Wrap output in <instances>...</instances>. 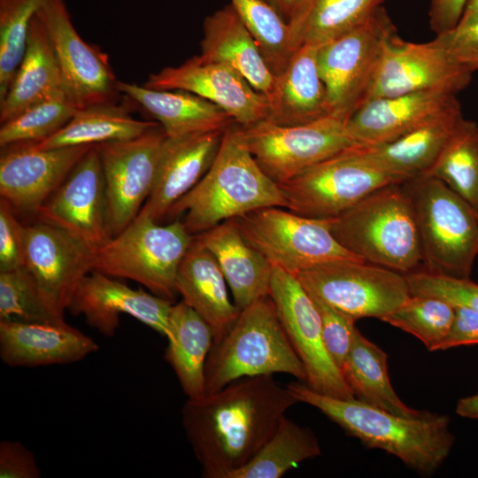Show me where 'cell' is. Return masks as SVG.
<instances>
[{"mask_svg":"<svg viewBox=\"0 0 478 478\" xmlns=\"http://www.w3.org/2000/svg\"><path fill=\"white\" fill-rule=\"evenodd\" d=\"M298 403L274 374L243 377L181 409V424L206 478H229L246 465Z\"/></svg>","mask_w":478,"mask_h":478,"instance_id":"6da1fadb","label":"cell"},{"mask_svg":"<svg viewBox=\"0 0 478 478\" xmlns=\"http://www.w3.org/2000/svg\"><path fill=\"white\" fill-rule=\"evenodd\" d=\"M287 387L298 403L315 407L348 435L369 448L394 455L419 474L435 473L453 446L454 436L445 415L423 411L418 416H400L356 398L320 394L303 382H294Z\"/></svg>","mask_w":478,"mask_h":478,"instance_id":"7a4b0ae2","label":"cell"},{"mask_svg":"<svg viewBox=\"0 0 478 478\" xmlns=\"http://www.w3.org/2000/svg\"><path fill=\"white\" fill-rule=\"evenodd\" d=\"M277 206L285 201L277 183L259 167L245 144L237 123L226 128L219 151L202 179L169 210L173 220L193 235L253 210Z\"/></svg>","mask_w":478,"mask_h":478,"instance_id":"3957f363","label":"cell"},{"mask_svg":"<svg viewBox=\"0 0 478 478\" xmlns=\"http://www.w3.org/2000/svg\"><path fill=\"white\" fill-rule=\"evenodd\" d=\"M331 232L343 248L366 262L405 274L422 264L414 206L405 183L373 191L333 218Z\"/></svg>","mask_w":478,"mask_h":478,"instance_id":"277c9868","label":"cell"},{"mask_svg":"<svg viewBox=\"0 0 478 478\" xmlns=\"http://www.w3.org/2000/svg\"><path fill=\"white\" fill-rule=\"evenodd\" d=\"M276 373L306 382L305 367L266 297L241 310L228 332L213 343L205 363V394L243 377Z\"/></svg>","mask_w":478,"mask_h":478,"instance_id":"5b68a950","label":"cell"},{"mask_svg":"<svg viewBox=\"0 0 478 478\" xmlns=\"http://www.w3.org/2000/svg\"><path fill=\"white\" fill-rule=\"evenodd\" d=\"M412 199L423 270L469 278L478 255V212L443 181L420 176L405 182Z\"/></svg>","mask_w":478,"mask_h":478,"instance_id":"8992f818","label":"cell"},{"mask_svg":"<svg viewBox=\"0 0 478 478\" xmlns=\"http://www.w3.org/2000/svg\"><path fill=\"white\" fill-rule=\"evenodd\" d=\"M179 219L161 225L143 212L96 251L94 270L135 281L150 292L173 301L179 266L193 243Z\"/></svg>","mask_w":478,"mask_h":478,"instance_id":"52a82bcc","label":"cell"},{"mask_svg":"<svg viewBox=\"0 0 478 478\" xmlns=\"http://www.w3.org/2000/svg\"><path fill=\"white\" fill-rule=\"evenodd\" d=\"M397 33L381 6L318 48V66L330 113L346 119L367 101L385 47Z\"/></svg>","mask_w":478,"mask_h":478,"instance_id":"ba28073f","label":"cell"},{"mask_svg":"<svg viewBox=\"0 0 478 478\" xmlns=\"http://www.w3.org/2000/svg\"><path fill=\"white\" fill-rule=\"evenodd\" d=\"M233 220L247 243L273 266L295 275L330 261L362 260L335 240L331 232L333 218H308L270 206Z\"/></svg>","mask_w":478,"mask_h":478,"instance_id":"9c48e42d","label":"cell"},{"mask_svg":"<svg viewBox=\"0 0 478 478\" xmlns=\"http://www.w3.org/2000/svg\"><path fill=\"white\" fill-rule=\"evenodd\" d=\"M404 181L365 161L351 147L279 184L285 208L301 216L335 218L379 188Z\"/></svg>","mask_w":478,"mask_h":478,"instance_id":"30bf717a","label":"cell"},{"mask_svg":"<svg viewBox=\"0 0 478 478\" xmlns=\"http://www.w3.org/2000/svg\"><path fill=\"white\" fill-rule=\"evenodd\" d=\"M296 276L312 297L354 320H382L411 295L405 274L363 260L330 261Z\"/></svg>","mask_w":478,"mask_h":478,"instance_id":"8fae6325","label":"cell"},{"mask_svg":"<svg viewBox=\"0 0 478 478\" xmlns=\"http://www.w3.org/2000/svg\"><path fill=\"white\" fill-rule=\"evenodd\" d=\"M347 121L344 117L330 114L304 125L281 126L262 120L238 126L259 167L279 185L352 146Z\"/></svg>","mask_w":478,"mask_h":478,"instance_id":"7c38bea8","label":"cell"},{"mask_svg":"<svg viewBox=\"0 0 478 478\" xmlns=\"http://www.w3.org/2000/svg\"><path fill=\"white\" fill-rule=\"evenodd\" d=\"M269 297L305 367V383L328 397L355 398L342 371L327 351L319 310L297 277L273 266Z\"/></svg>","mask_w":478,"mask_h":478,"instance_id":"4fadbf2b","label":"cell"},{"mask_svg":"<svg viewBox=\"0 0 478 478\" xmlns=\"http://www.w3.org/2000/svg\"><path fill=\"white\" fill-rule=\"evenodd\" d=\"M166 138L159 125L133 139L98 144L110 238L138 215L149 197Z\"/></svg>","mask_w":478,"mask_h":478,"instance_id":"5bb4252c","label":"cell"},{"mask_svg":"<svg viewBox=\"0 0 478 478\" xmlns=\"http://www.w3.org/2000/svg\"><path fill=\"white\" fill-rule=\"evenodd\" d=\"M24 266L58 317L64 318L83 278L94 270L96 251L66 230L38 219L24 225Z\"/></svg>","mask_w":478,"mask_h":478,"instance_id":"9a60e30c","label":"cell"},{"mask_svg":"<svg viewBox=\"0 0 478 478\" xmlns=\"http://www.w3.org/2000/svg\"><path fill=\"white\" fill-rule=\"evenodd\" d=\"M472 73L451 58L439 35L416 43L396 33L387 42L367 101L423 90L457 95Z\"/></svg>","mask_w":478,"mask_h":478,"instance_id":"2e32d148","label":"cell"},{"mask_svg":"<svg viewBox=\"0 0 478 478\" xmlns=\"http://www.w3.org/2000/svg\"><path fill=\"white\" fill-rule=\"evenodd\" d=\"M37 17L52 43L65 90L76 105L116 102L120 93L108 56L80 36L65 0H46Z\"/></svg>","mask_w":478,"mask_h":478,"instance_id":"e0dca14e","label":"cell"},{"mask_svg":"<svg viewBox=\"0 0 478 478\" xmlns=\"http://www.w3.org/2000/svg\"><path fill=\"white\" fill-rule=\"evenodd\" d=\"M143 86L193 93L220 106L243 127L266 120L269 115L267 98L239 72L226 64L204 60L199 55L178 66L151 73Z\"/></svg>","mask_w":478,"mask_h":478,"instance_id":"ac0fdd59","label":"cell"},{"mask_svg":"<svg viewBox=\"0 0 478 478\" xmlns=\"http://www.w3.org/2000/svg\"><path fill=\"white\" fill-rule=\"evenodd\" d=\"M36 216L66 230L95 251L110 239L98 144L93 145L80 159L40 207Z\"/></svg>","mask_w":478,"mask_h":478,"instance_id":"d6986e66","label":"cell"},{"mask_svg":"<svg viewBox=\"0 0 478 478\" xmlns=\"http://www.w3.org/2000/svg\"><path fill=\"white\" fill-rule=\"evenodd\" d=\"M92 146L39 149L25 143L1 148L0 198L16 212L36 215Z\"/></svg>","mask_w":478,"mask_h":478,"instance_id":"ffe728a7","label":"cell"},{"mask_svg":"<svg viewBox=\"0 0 478 478\" xmlns=\"http://www.w3.org/2000/svg\"><path fill=\"white\" fill-rule=\"evenodd\" d=\"M173 302L93 270L77 288L67 310L83 315L99 334L112 337L121 314L129 315L166 336Z\"/></svg>","mask_w":478,"mask_h":478,"instance_id":"44dd1931","label":"cell"},{"mask_svg":"<svg viewBox=\"0 0 478 478\" xmlns=\"http://www.w3.org/2000/svg\"><path fill=\"white\" fill-rule=\"evenodd\" d=\"M98 343L65 320L21 322L0 320V358L12 367L65 365L96 352Z\"/></svg>","mask_w":478,"mask_h":478,"instance_id":"7402d4cb","label":"cell"},{"mask_svg":"<svg viewBox=\"0 0 478 478\" xmlns=\"http://www.w3.org/2000/svg\"><path fill=\"white\" fill-rule=\"evenodd\" d=\"M225 130L198 132L173 138L166 136L153 189L140 211L157 222L166 218L170 208L210 168Z\"/></svg>","mask_w":478,"mask_h":478,"instance_id":"603a6c76","label":"cell"},{"mask_svg":"<svg viewBox=\"0 0 478 478\" xmlns=\"http://www.w3.org/2000/svg\"><path fill=\"white\" fill-rule=\"evenodd\" d=\"M457 104L456 95L431 90L373 98L350 117L346 131L353 145L383 144Z\"/></svg>","mask_w":478,"mask_h":478,"instance_id":"cb8c5ba5","label":"cell"},{"mask_svg":"<svg viewBox=\"0 0 478 478\" xmlns=\"http://www.w3.org/2000/svg\"><path fill=\"white\" fill-rule=\"evenodd\" d=\"M462 118L459 103L389 143L352 145L351 149L365 161L405 183L426 173Z\"/></svg>","mask_w":478,"mask_h":478,"instance_id":"d4e9b609","label":"cell"},{"mask_svg":"<svg viewBox=\"0 0 478 478\" xmlns=\"http://www.w3.org/2000/svg\"><path fill=\"white\" fill-rule=\"evenodd\" d=\"M318 48L311 44L300 46L285 69L275 76L266 120L281 126H296L331 114L319 71Z\"/></svg>","mask_w":478,"mask_h":478,"instance_id":"484cf974","label":"cell"},{"mask_svg":"<svg viewBox=\"0 0 478 478\" xmlns=\"http://www.w3.org/2000/svg\"><path fill=\"white\" fill-rule=\"evenodd\" d=\"M195 237L214 256L240 311L269 297L273 266L247 243L233 219Z\"/></svg>","mask_w":478,"mask_h":478,"instance_id":"4316f807","label":"cell"},{"mask_svg":"<svg viewBox=\"0 0 478 478\" xmlns=\"http://www.w3.org/2000/svg\"><path fill=\"white\" fill-rule=\"evenodd\" d=\"M225 276L214 256L195 237L176 276L177 293L211 327L220 341L237 320L240 310L231 302Z\"/></svg>","mask_w":478,"mask_h":478,"instance_id":"83f0119b","label":"cell"},{"mask_svg":"<svg viewBox=\"0 0 478 478\" xmlns=\"http://www.w3.org/2000/svg\"><path fill=\"white\" fill-rule=\"evenodd\" d=\"M203 29L199 56L233 67L268 100L275 76L234 7L226 5L206 17Z\"/></svg>","mask_w":478,"mask_h":478,"instance_id":"f1b7e54d","label":"cell"},{"mask_svg":"<svg viewBox=\"0 0 478 478\" xmlns=\"http://www.w3.org/2000/svg\"><path fill=\"white\" fill-rule=\"evenodd\" d=\"M117 89L158 122L168 137L225 130L235 122L220 106L185 90L152 89L120 81Z\"/></svg>","mask_w":478,"mask_h":478,"instance_id":"f546056e","label":"cell"},{"mask_svg":"<svg viewBox=\"0 0 478 478\" xmlns=\"http://www.w3.org/2000/svg\"><path fill=\"white\" fill-rule=\"evenodd\" d=\"M63 91L66 92L64 81L52 43L36 14L29 27L21 62L0 101V123Z\"/></svg>","mask_w":478,"mask_h":478,"instance_id":"4dcf8cb0","label":"cell"},{"mask_svg":"<svg viewBox=\"0 0 478 478\" xmlns=\"http://www.w3.org/2000/svg\"><path fill=\"white\" fill-rule=\"evenodd\" d=\"M166 361L189 399L205 395L204 369L214 336L209 324L184 301L173 304L166 334Z\"/></svg>","mask_w":478,"mask_h":478,"instance_id":"1f68e13d","label":"cell"},{"mask_svg":"<svg viewBox=\"0 0 478 478\" xmlns=\"http://www.w3.org/2000/svg\"><path fill=\"white\" fill-rule=\"evenodd\" d=\"M158 126L154 120H136L125 106L108 102L79 108L61 129L33 143L39 149L96 145L133 139Z\"/></svg>","mask_w":478,"mask_h":478,"instance_id":"d6a6232c","label":"cell"},{"mask_svg":"<svg viewBox=\"0 0 478 478\" xmlns=\"http://www.w3.org/2000/svg\"><path fill=\"white\" fill-rule=\"evenodd\" d=\"M341 371L357 400L400 416L423 412L400 400L389 381L388 355L358 329Z\"/></svg>","mask_w":478,"mask_h":478,"instance_id":"836d02e7","label":"cell"},{"mask_svg":"<svg viewBox=\"0 0 478 478\" xmlns=\"http://www.w3.org/2000/svg\"><path fill=\"white\" fill-rule=\"evenodd\" d=\"M384 0H303L289 21L296 49L320 46L351 29Z\"/></svg>","mask_w":478,"mask_h":478,"instance_id":"e575fe53","label":"cell"},{"mask_svg":"<svg viewBox=\"0 0 478 478\" xmlns=\"http://www.w3.org/2000/svg\"><path fill=\"white\" fill-rule=\"evenodd\" d=\"M320 453L315 434L284 415L258 453L229 478H280Z\"/></svg>","mask_w":478,"mask_h":478,"instance_id":"d590c367","label":"cell"},{"mask_svg":"<svg viewBox=\"0 0 478 478\" xmlns=\"http://www.w3.org/2000/svg\"><path fill=\"white\" fill-rule=\"evenodd\" d=\"M422 176L443 181L478 212L477 124L462 118L433 165Z\"/></svg>","mask_w":478,"mask_h":478,"instance_id":"8d00e7d4","label":"cell"},{"mask_svg":"<svg viewBox=\"0 0 478 478\" xmlns=\"http://www.w3.org/2000/svg\"><path fill=\"white\" fill-rule=\"evenodd\" d=\"M268 67L280 74L297 50L289 22L266 0H230Z\"/></svg>","mask_w":478,"mask_h":478,"instance_id":"74e56055","label":"cell"},{"mask_svg":"<svg viewBox=\"0 0 478 478\" xmlns=\"http://www.w3.org/2000/svg\"><path fill=\"white\" fill-rule=\"evenodd\" d=\"M454 316V306L442 298L410 295L381 320L414 335L428 350L434 351L441 350Z\"/></svg>","mask_w":478,"mask_h":478,"instance_id":"f35d334b","label":"cell"},{"mask_svg":"<svg viewBox=\"0 0 478 478\" xmlns=\"http://www.w3.org/2000/svg\"><path fill=\"white\" fill-rule=\"evenodd\" d=\"M78 109L65 91L35 103L1 124L0 147L41 142L61 129Z\"/></svg>","mask_w":478,"mask_h":478,"instance_id":"ab89813d","label":"cell"},{"mask_svg":"<svg viewBox=\"0 0 478 478\" xmlns=\"http://www.w3.org/2000/svg\"><path fill=\"white\" fill-rule=\"evenodd\" d=\"M46 0H0V101L27 47L30 25Z\"/></svg>","mask_w":478,"mask_h":478,"instance_id":"60d3db41","label":"cell"},{"mask_svg":"<svg viewBox=\"0 0 478 478\" xmlns=\"http://www.w3.org/2000/svg\"><path fill=\"white\" fill-rule=\"evenodd\" d=\"M0 320L21 322L65 320L47 305L25 266L0 272Z\"/></svg>","mask_w":478,"mask_h":478,"instance_id":"b9f144b4","label":"cell"},{"mask_svg":"<svg viewBox=\"0 0 478 478\" xmlns=\"http://www.w3.org/2000/svg\"><path fill=\"white\" fill-rule=\"evenodd\" d=\"M411 295L442 298L453 306L460 305L478 312V284L469 278H454L423 269L405 274Z\"/></svg>","mask_w":478,"mask_h":478,"instance_id":"7bdbcfd3","label":"cell"},{"mask_svg":"<svg viewBox=\"0 0 478 478\" xmlns=\"http://www.w3.org/2000/svg\"><path fill=\"white\" fill-rule=\"evenodd\" d=\"M312 298L320 315L322 335L327 351L341 370L358 329L355 327L356 320L336 311L322 300L314 297Z\"/></svg>","mask_w":478,"mask_h":478,"instance_id":"ee69618b","label":"cell"},{"mask_svg":"<svg viewBox=\"0 0 478 478\" xmlns=\"http://www.w3.org/2000/svg\"><path fill=\"white\" fill-rule=\"evenodd\" d=\"M24 225L14 209L0 198V272L24 266Z\"/></svg>","mask_w":478,"mask_h":478,"instance_id":"f6af8a7d","label":"cell"},{"mask_svg":"<svg viewBox=\"0 0 478 478\" xmlns=\"http://www.w3.org/2000/svg\"><path fill=\"white\" fill-rule=\"evenodd\" d=\"M41 471L33 452L21 442L0 443L1 478H39Z\"/></svg>","mask_w":478,"mask_h":478,"instance_id":"bcb514c9","label":"cell"},{"mask_svg":"<svg viewBox=\"0 0 478 478\" xmlns=\"http://www.w3.org/2000/svg\"><path fill=\"white\" fill-rule=\"evenodd\" d=\"M439 36L455 62L473 73L478 70V21Z\"/></svg>","mask_w":478,"mask_h":478,"instance_id":"7dc6e473","label":"cell"},{"mask_svg":"<svg viewBox=\"0 0 478 478\" xmlns=\"http://www.w3.org/2000/svg\"><path fill=\"white\" fill-rule=\"evenodd\" d=\"M455 316L441 350L478 344V312L465 306H454Z\"/></svg>","mask_w":478,"mask_h":478,"instance_id":"c3c4849f","label":"cell"},{"mask_svg":"<svg viewBox=\"0 0 478 478\" xmlns=\"http://www.w3.org/2000/svg\"><path fill=\"white\" fill-rule=\"evenodd\" d=\"M467 0H431L429 24L436 35L453 30L463 13Z\"/></svg>","mask_w":478,"mask_h":478,"instance_id":"681fc988","label":"cell"},{"mask_svg":"<svg viewBox=\"0 0 478 478\" xmlns=\"http://www.w3.org/2000/svg\"><path fill=\"white\" fill-rule=\"evenodd\" d=\"M456 412L464 418L478 419V394L460 398Z\"/></svg>","mask_w":478,"mask_h":478,"instance_id":"f907efd6","label":"cell"},{"mask_svg":"<svg viewBox=\"0 0 478 478\" xmlns=\"http://www.w3.org/2000/svg\"><path fill=\"white\" fill-rule=\"evenodd\" d=\"M289 22L297 13L303 0H266Z\"/></svg>","mask_w":478,"mask_h":478,"instance_id":"816d5d0a","label":"cell"},{"mask_svg":"<svg viewBox=\"0 0 478 478\" xmlns=\"http://www.w3.org/2000/svg\"><path fill=\"white\" fill-rule=\"evenodd\" d=\"M478 21V0H467L460 19L455 28L467 27Z\"/></svg>","mask_w":478,"mask_h":478,"instance_id":"f5cc1de1","label":"cell"}]
</instances>
